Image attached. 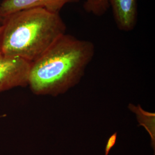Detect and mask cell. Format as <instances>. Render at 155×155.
I'll use <instances>...</instances> for the list:
<instances>
[{
	"instance_id": "6da1fadb",
	"label": "cell",
	"mask_w": 155,
	"mask_h": 155,
	"mask_svg": "<svg viewBox=\"0 0 155 155\" xmlns=\"http://www.w3.org/2000/svg\"><path fill=\"white\" fill-rule=\"evenodd\" d=\"M94 52L91 41L65 33L31 64L28 86L38 95L66 93L80 82Z\"/></svg>"
},
{
	"instance_id": "7a4b0ae2",
	"label": "cell",
	"mask_w": 155,
	"mask_h": 155,
	"mask_svg": "<svg viewBox=\"0 0 155 155\" xmlns=\"http://www.w3.org/2000/svg\"><path fill=\"white\" fill-rule=\"evenodd\" d=\"M0 50L6 55L32 63L66 33L59 13L41 8L17 12L4 18Z\"/></svg>"
},
{
	"instance_id": "3957f363",
	"label": "cell",
	"mask_w": 155,
	"mask_h": 155,
	"mask_svg": "<svg viewBox=\"0 0 155 155\" xmlns=\"http://www.w3.org/2000/svg\"><path fill=\"white\" fill-rule=\"evenodd\" d=\"M31 63L6 55L0 50V93L28 86Z\"/></svg>"
},
{
	"instance_id": "277c9868",
	"label": "cell",
	"mask_w": 155,
	"mask_h": 155,
	"mask_svg": "<svg viewBox=\"0 0 155 155\" xmlns=\"http://www.w3.org/2000/svg\"><path fill=\"white\" fill-rule=\"evenodd\" d=\"M81 0H1V15L5 17L23 10L41 8L48 11L59 13L68 4L77 3Z\"/></svg>"
},
{
	"instance_id": "5b68a950",
	"label": "cell",
	"mask_w": 155,
	"mask_h": 155,
	"mask_svg": "<svg viewBox=\"0 0 155 155\" xmlns=\"http://www.w3.org/2000/svg\"><path fill=\"white\" fill-rule=\"evenodd\" d=\"M118 29L129 32L136 28L138 20L137 0H109Z\"/></svg>"
},
{
	"instance_id": "8992f818",
	"label": "cell",
	"mask_w": 155,
	"mask_h": 155,
	"mask_svg": "<svg viewBox=\"0 0 155 155\" xmlns=\"http://www.w3.org/2000/svg\"><path fill=\"white\" fill-rule=\"evenodd\" d=\"M128 107L129 110L136 115L139 125L145 128L150 137L152 147L155 150V114L144 110L141 106L134 105L130 104Z\"/></svg>"
},
{
	"instance_id": "52a82bcc",
	"label": "cell",
	"mask_w": 155,
	"mask_h": 155,
	"mask_svg": "<svg viewBox=\"0 0 155 155\" xmlns=\"http://www.w3.org/2000/svg\"><path fill=\"white\" fill-rule=\"evenodd\" d=\"M109 8V0H86L83 5L85 11L95 16L104 15Z\"/></svg>"
},
{
	"instance_id": "ba28073f",
	"label": "cell",
	"mask_w": 155,
	"mask_h": 155,
	"mask_svg": "<svg viewBox=\"0 0 155 155\" xmlns=\"http://www.w3.org/2000/svg\"><path fill=\"white\" fill-rule=\"evenodd\" d=\"M117 133H114L109 138L107 144L106 145L105 150V155H108L111 148L116 144L117 140Z\"/></svg>"
},
{
	"instance_id": "9c48e42d",
	"label": "cell",
	"mask_w": 155,
	"mask_h": 155,
	"mask_svg": "<svg viewBox=\"0 0 155 155\" xmlns=\"http://www.w3.org/2000/svg\"><path fill=\"white\" fill-rule=\"evenodd\" d=\"M1 0H0V24H1L3 21V18L1 15Z\"/></svg>"
},
{
	"instance_id": "30bf717a",
	"label": "cell",
	"mask_w": 155,
	"mask_h": 155,
	"mask_svg": "<svg viewBox=\"0 0 155 155\" xmlns=\"http://www.w3.org/2000/svg\"><path fill=\"white\" fill-rule=\"evenodd\" d=\"M2 25L0 24V35H1V33L2 32Z\"/></svg>"
}]
</instances>
